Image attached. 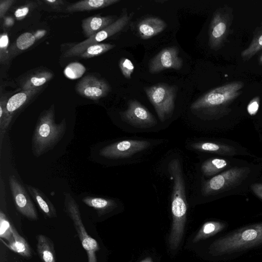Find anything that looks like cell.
<instances>
[{
  "instance_id": "39",
  "label": "cell",
  "mask_w": 262,
  "mask_h": 262,
  "mask_svg": "<svg viewBox=\"0 0 262 262\" xmlns=\"http://www.w3.org/2000/svg\"><path fill=\"white\" fill-rule=\"evenodd\" d=\"M139 262H154L151 256H147L141 259Z\"/></svg>"
},
{
  "instance_id": "1",
  "label": "cell",
  "mask_w": 262,
  "mask_h": 262,
  "mask_svg": "<svg viewBox=\"0 0 262 262\" xmlns=\"http://www.w3.org/2000/svg\"><path fill=\"white\" fill-rule=\"evenodd\" d=\"M168 170L173 178L171 212L172 222L168 236L170 252L175 253L179 249L184 238L187 219V205L185 185L180 160L172 159L168 164Z\"/></svg>"
},
{
  "instance_id": "26",
  "label": "cell",
  "mask_w": 262,
  "mask_h": 262,
  "mask_svg": "<svg viewBox=\"0 0 262 262\" xmlns=\"http://www.w3.org/2000/svg\"><path fill=\"white\" fill-rule=\"evenodd\" d=\"M82 201L84 204L96 209L101 214L112 211L117 206L114 200L102 198L86 196L83 198Z\"/></svg>"
},
{
  "instance_id": "37",
  "label": "cell",
  "mask_w": 262,
  "mask_h": 262,
  "mask_svg": "<svg viewBox=\"0 0 262 262\" xmlns=\"http://www.w3.org/2000/svg\"><path fill=\"white\" fill-rule=\"evenodd\" d=\"M45 4L50 6L52 9H59L64 4V2L61 0H44Z\"/></svg>"
},
{
  "instance_id": "16",
  "label": "cell",
  "mask_w": 262,
  "mask_h": 262,
  "mask_svg": "<svg viewBox=\"0 0 262 262\" xmlns=\"http://www.w3.org/2000/svg\"><path fill=\"white\" fill-rule=\"evenodd\" d=\"M167 27L166 23L157 17H148L139 22L137 29L140 37L148 39L162 32Z\"/></svg>"
},
{
  "instance_id": "18",
  "label": "cell",
  "mask_w": 262,
  "mask_h": 262,
  "mask_svg": "<svg viewBox=\"0 0 262 262\" xmlns=\"http://www.w3.org/2000/svg\"><path fill=\"white\" fill-rule=\"evenodd\" d=\"M120 2V0H84L69 5L66 11L69 13L100 9Z\"/></svg>"
},
{
  "instance_id": "24",
  "label": "cell",
  "mask_w": 262,
  "mask_h": 262,
  "mask_svg": "<svg viewBox=\"0 0 262 262\" xmlns=\"http://www.w3.org/2000/svg\"><path fill=\"white\" fill-rule=\"evenodd\" d=\"M13 240L10 242H6L1 238V242L8 248L23 256L29 257L31 255L30 247L25 240L20 236L15 228L12 226Z\"/></svg>"
},
{
  "instance_id": "3",
  "label": "cell",
  "mask_w": 262,
  "mask_h": 262,
  "mask_svg": "<svg viewBox=\"0 0 262 262\" xmlns=\"http://www.w3.org/2000/svg\"><path fill=\"white\" fill-rule=\"evenodd\" d=\"M65 119L59 123L55 120L54 105L44 111L38 118L32 138V151L38 157L53 149L61 140L67 130Z\"/></svg>"
},
{
  "instance_id": "32",
  "label": "cell",
  "mask_w": 262,
  "mask_h": 262,
  "mask_svg": "<svg viewBox=\"0 0 262 262\" xmlns=\"http://www.w3.org/2000/svg\"><path fill=\"white\" fill-rule=\"evenodd\" d=\"M9 39L7 33H3L0 37V61L2 63L7 62L9 58Z\"/></svg>"
},
{
  "instance_id": "29",
  "label": "cell",
  "mask_w": 262,
  "mask_h": 262,
  "mask_svg": "<svg viewBox=\"0 0 262 262\" xmlns=\"http://www.w3.org/2000/svg\"><path fill=\"white\" fill-rule=\"evenodd\" d=\"M8 98L1 96L0 100V149L2 148L3 139L10 121L7 113V103Z\"/></svg>"
},
{
  "instance_id": "12",
  "label": "cell",
  "mask_w": 262,
  "mask_h": 262,
  "mask_svg": "<svg viewBox=\"0 0 262 262\" xmlns=\"http://www.w3.org/2000/svg\"><path fill=\"white\" fill-rule=\"evenodd\" d=\"M179 54V49L177 46L163 49L149 61V72L154 74L166 69L180 70L183 61Z\"/></svg>"
},
{
  "instance_id": "15",
  "label": "cell",
  "mask_w": 262,
  "mask_h": 262,
  "mask_svg": "<svg viewBox=\"0 0 262 262\" xmlns=\"http://www.w3.org/2000/svg\"><path fill=\"white\" fill-rule=\"evenodd\" d=\"M41 87L31 90L21 91L10 97L7 103V113L11 121L14 114L29 102L41 90Z\"/></svg>"
},
{
  "instance_id": "13",
  "label": "cell",
  "mask_w": 262,
  "mask_h": 262,
  "mask_svg": "<svg viewBox=\"0 0 262 262\" xmlns=\"http://www.w3.org/2000/svg\"><path fill=\"white\" fill-rule=\"evenodd\" d=\"M9 183L17 209L28 219L37 220V212L23 185L13 175L10 176Z\"/></svg>"
},
{
  "instance_id": "20",
  "label": "cell",
  "mask_w": 262,
  "mask_h": 262,
  "mask_svg": "<svg viewBox=\"0 0 262 262\" xmlns=\"http://www.w3.org/2000/svg\"><path fill=\"white\" fill-rule=\"evenodd\" d=\"M191 146L196 150L224 156H234L236 154V149L227 144L210 142H200L191 144Z\"/></svg>"
},
{
  "instance_id": "10",
  "label": "cell",
  "mask_w": 262,
  "mask_h": 262,
  "mask_svg": "<svg viewBox=\"0 0 262 262\" xmlns=\"http://www.w3.org/2000/svg\"><path fill=\"white\" fill-rule=\"evenodd\" d=\"M122 119L132 126L139 128H150L157 124L155 117L139 101L131 100L127 109L120 113Z\"/></svg>"
},
{
  "instance_id": "25",
  "label": "cell",
  "mask_w": 262,
  "mask_h": 262,
  "mask_svg": "<svg viewBox=\"0 0 262 262\" xmlns=\"http://www.w3.org/2000/svg\"><path fill=\"white\" fill-rule=\"evenodd\" d=\"M37 239V251L42 261L55 262L54 245L50 239L42 234H39Z\"/></svg>"
},
{
  "instance_id": "11",
  "label": "cell",
  "mask_w": 262,
  "mask_h": 262,
  "mask_svg": "<svg viewBox=\"0 0 262 262\" xmlns=\"http://www.w3.org/2000/svg\"><path fill=\"white\" fill-rule=\"evenodd\" d=\"M150 145V142L145 140H122L104 147L100 150V155L112 159L126 158L143 151Z\"/></svg>"
},
{
  "instance_id": "19",
  "label": "cell",
  "mask_w": 262,
  "mask_h": 262,
  "mask_svg": "<svg viewBox=\"0 0 262 262\" xmlns=\"http://www.w3.org/2000/svg\"><path fill=\"white\" fill-rule=\"evenodd\" d=\"M225 227V224L221 222H206L192 237L190 244L194 245L222 231Z\"/></svg>"
},
{
  "instance_id": "38",
  "label": "cell",
  "mask_w": 262,
  "mask_h": 262,
  "mask_svg": "<svg viewBox=\"0 0 262 262\" xmlns=\"http://www.w3.org/2000/svg\"><path fill=\"white\" fill-rule=\"evenodd\" d=\"M251 189L254 193L262 200V184L254 183L251 186Z\"/></svg>"
},
{
  "instance_id": "36",
  "label": "cell",
  "mask_w": 262,
  "mask_h": 262,
  "mask_svg": "<svg viewBox=\"0 0 262 262\" xmlns=\"http://www.w3.org/2000/svg\"><path fill=\"white\" fill-rule=\"evenodd\" d=\"M14 2V0L0 1V17L1 18L4 16Z\"/></svg>"
},
{
  "instance_id": "34",
  "label": "cell",
  "mask_w": 262,
  "mask_h": 262,
  "mask_svg": "<svg viewBox=\"0 0 262 262\" xmlns=\"http://www.w3.org/2000/svg\"><path fill=\"white\" fill-rule=\"evenodd\" d=\"M37 5L34 3H29L23 6L18 8L14 12L15 17L17 20H21L24 18L30 11L36 7Z\"/></svg>"
},
{
  "instance_id": "9",
  "label": "cell",
  "mask_w": 262,
  "mask_h": 262,
  "mask_svg": "<svg viewBox=\"0 0 262 262\" xmlns=\"http://www.w3.org/2000/svg\"><path fill=\"white\" fill-rule=\"evenodd\" d=\"M130 16L125 13L113 23L96 34L72 47L64 53L66 57L78 56L88 47L107 39L121 31L129 22Z\"/></svg>"
},
{
  "instance_id": "23",
  "label": "cell",
  "mask_w": 262,
  "mask_h": 262,
  "mask_svg": "<svg viewBox=\"0 0 262 262\" xmlns=\"http://www.w3.org/2000/svg\"><path fill=\"white\" fill-rule=\"evenodd\" d=\"M54 74L47 70L36 72L28 76L21 85L23 91L40 88L53 77Z\"/></svg>"
},
{
  "instance_id": "30",
  "label": "cell",
  "mask_w": 262,
  "mask_h": 262,
  "mask_svg": "<svg viewBox=\"0 0 262 262\" xmlns=\"http://www.w3.org/2000/svg\"><path fill=\"white\" fill-rule=\"evenodd\" d=\"M0 237L7 240L8 242H10L14 239L12 225L2 210L0 211Z\"/></svg>"
},
{
  "instance_id": "4",
  "label": "cell",
  "mask_w": 262,
  "mask_h": 262,
  "mask_svg": "<svg viewBox=\"0 0 262 262\" xmlns=\"http://www.w3.org/2000/svg\"><path fill=\"white\" fill-rule=\"evenodd\" d=\"M262 244V223L238 229L214 241L209 253L221 255L251 249Z\"/></svg>"
},
{
  "instance_id": "14",
  "label": "cell",
  "mask_w": 262,
  "mask_h": 262,
  "mask_svg": "<svg viewBox=\"0 0 262 262\" xmlns=\"http://www.w3.org/2000/svg\"><path fill=\"white\" fill-rule=\"evenodd\" d=\"M110 90L107 81L92 75L84 77L76 85V91L79 95L93 100L106 96Z\"/></svg>"
},
{
  "instance_id": "7",
  "label": "cell",
  "mask_w": 262,
  "mask_h": 262,
  "mask_svg": "<svg viewBox=\"0 0 262 262\" xmlns=\"http://www.w3.org/2000/svg\"><path fill=\"white\" fill-rule=\"evenodd\" d=\"M249 171L250 169L246 167H235L215 175L204 183L202 193L208 196L236 186L247 177Z\"/></svg>"
},
{
  "instance_id": "35",
  "label": "cell",
  "mask_w": 262,
  "mask_h": 262,
  "mask_svg": "<svg viewBox=\"0 0 262 262\" xmlns=\"http://www.w3.org/2000/svg\"><path fill=\"white\" fill-rule=\"evenodd\" d=\"M260 102L258 96L254 97L247 105V111L250 115H254L257 112Z\"/></svg>"
},
{
  "instance_id": "28",
  "label": "cell",
  "mask_w": 262,
  "mask_h": 262,
  "mask_svg": "<svg viewBox=\"0 0 262 262\" xmlns=\"http://www.w3.org/2000/svg\"><path fill=\"white\" fill-rule=\"evenodd\" d=\"M115 45L111 43H97L88 47L78 56L82 58H91L101 54L113 49Z\"/></svg>"
},
{
  "instance_id": "33",
  "label": "cell",
  "mask_w": 262,
  "mask_h": 262,
  "mask_svg": "<svg viewBox=\"0 0 262 262\" xmlns=\"http://www.w3.org/2000/svg\"><path fill=\"white\" fill-rule=\"evenodd\" d=\"M119 66L123 76L128 79L131 78V75L134 71V66L128 59L123 57L119 61Z\"/></svg>"
},
{
  "instance_id": "21",
  "label": "cell",
  "mask_w": 262,
  "mask_h": 262,
  "mask_svg": "<svg viewBox=\"0 0 262 262\" xmlns=\"http://www.w3.org/2000/svg\"><path fill=\"white\" fill-rule=\"evenodd\" d=\"M26 187L40 209L48 217H53L56 216V210L54 205L41 191L29 185H26Z\"/></svg>"
},
{
  "instance_id": "6",
  "label": "cell",
  "mask_w": 262,
  "mask_h": 262,
  "mask_svg": "<svg viewBox=\"0 0 262 262\" xmlns=\"http://www.w3.org/2000/svg\"><path fill=\"white\" fill-rule=\"evenodd\" d=\"M177 89L176 85L164 83L144 88L147 98L162 122L169 119L173 112Z\"/></svg>"
},
{
  "instance_id": "41",
  "label": "cell",
  "mask_w": 262,
  "mask_h": 262,
  "mask_svg": "<svg viewBox=\"0 0 262 262\" xmlns=\"http://www.w3.org/2000/svg\"><path fill=\"white\" fill-rule=\"evenodd\" d=\"M156 2H157V3H164L165 1H155Z\"/></svg>"
},
{
  "instance_id": "22",
  "label": "cell",
  "mask_w": 262,
  "mask_h": 262,
  "mask_svg": "<svg viewBox=\"0 0 262 262\" xmlns=\"http://www.w3.org/2000/svg\"><path fill=\"white\" fill-rule=\"evenodd\" d=\"M262 50V21L256 27L249 45L242 51L241 56L244 61H248Z\"/></svg>"
},
{
  "instance_id": "2",
  "label": "cell",
  "mask_w": 262,
  "mask_h": 262,
  "mask_svg": "<svg viewBox=\"0 0 262 262\" xmlns=\"http://www.w3.org/2000/svg\"><path fill=\"white\" fill-rule=\"evenodd\" d=\"M244 83L232 81L215 88L194 101L192 111L199 113L209 119H217L231 112V105L242 94Z\"/></svg>"
},
{
  "instance_id": "40",
  "label": "cell",
  "mask_w": 262,
  "mask_h": 262,
  "mask_svg": "<svg viewBox=\"0 0 262 262\" xmlns=\"http://www.w3.org/2000/svg\"><path fill=\"white\" fill-rule=\"evenodd\" d=\"M258 63L262 66V53L260 54V55L259 57L258 58Z\"/></svg>"
},
{
  "instance_id": "5",
  "label": "cell",
  "mask_w": 262,
  "mask_h": 262,
  "mask_svg": "<svg viewBox=\"0 0 262 262\" xmlns=\"http://www.w3.org/2000/svg\"><path fill=\"white\" fill-rule=\"evenodd\" d=\"M233 19V9L227 5L218 8L214 11L208 31V45L211 49L217 51L225 45Z\"/></svg>"
},
{
  "instance_id": "31",
  "label": "cell",
  "mask_w": 262,
  "mask_h": 262,
  "mask_svg": "<svg viewBox=\"0 0 262 262\" xmlns=\"http://www.w3.org/2000/svg\"><path fill=\"white\" fill-rule=\"evenodd\" d=\"M36 38L34 34L30 32L21 34L16 41V46L21 51L26 50L31 47L35 42Z\"/></svg>"
},
{
  "instance_id": "8",
  "label": "cell",
  "mask_w": 262,
  "mask_h": 262,
  "mask_svg": "<svg viewBox=\"0 0 262 262\" xmlns=\"http://www.w3.org/2000/svg\"><path fill=\"white\" fill-rule=\"evenodd\" d=\"M64 205L66 211L74 224L82 246L86 251L88 262H97L96 252L99 250V244L87 233L77 204L70 194H67L65 198Z\"/></svg>"
},
{
  "instance_id": "27",
  "label": "cell",
  "mask_w": 262,
  "mask_h": 262,
  "mask_svg": "<svg viewBox=\"0 0 262 262\" xmlns=\"http://www.w3.org/2000/svg\"><path fill=\"white\" fill-rule=\"evenodd\" d=\"M227 160L220 158H211L205 161L201 166V170L206 176L215 175L224 170L228 165Z\"/></svg>"
},
{
  "instance_id": "17",
  "label": "cell",
  "mask_w": 262,
  "mask_h": 262,
  "mask_svg": "<svg viewBox=\"0 0 262 262\" xmlns=\"http://www.w3.org/2000/svg\"><path fill=\"white\" fill-rule=\"evenodd\" d=\"M114 19L112 16H91L82 20L81 27L88 38L113 23Z\"/></svg>"
}]
</instances>
